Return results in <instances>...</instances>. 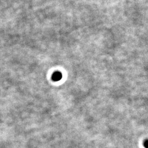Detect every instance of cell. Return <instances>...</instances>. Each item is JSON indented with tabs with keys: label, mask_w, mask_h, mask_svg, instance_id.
Here are the masks:
<instances>
[{
	"label": "cell",
	"mask_w": 148,
	"mask_h": 148,
	"mask_svg": "<svg viewBox=\"0 0 148 148\" xmlns=\"http://www.w3.org/2000/svg\"><path fill=\"white\" fill-rule=\"evenodd\" d=\"M61 73L59 72H56L54 73L52 76V80L54 81H59L61 79Z\"/></svg>",
	"instance_id": "obj_1"
},
{
	"label": "cell",
	"mask_w": 148,
	"mask_h": 148,
	"mask_svg": "<svg viewBox=\"0 0 148 148\" xmlns=\"http://www.w3.org/2000/svg\"><path fill=\"white\" fill-rule=\"evenodd\" d=\"M143 145H144V146H145V148H147V146H148V141H147V140H145V141L144 142Z\"/></svg>",
	"instance_id": "obj_2"
}]
</instances>
